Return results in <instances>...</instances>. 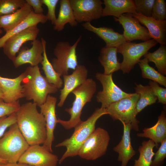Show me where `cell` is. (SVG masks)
I'll list each match as a JSON object with an SVG mask.
<instances>
[{"mask_svg":"<svg viewBox=\"0 0 166 166\" xmlns=\"http://www.w3.org/2000/svg\"><path fill=\"white\" fill-rule=\"evenodd\" d=\"M136 135L139 137L149 138L154 142L157 148L159 143L166 139V110L162 111L155 125L151 127L144 128L142 132L137 133Z\"/></svg>","mask_w":166,"mask_h":166,"instance_id":"23","label":"cell"},{"mask_svg":"<svg viewBox=\"0 0 166 166\" xmlns=\"http://www.w3.org/2000/svg\"><path fill=\"white\" fill-rule=\"evenodd\" d=\"M139 99L138 94L132 93L130 96L110 105L106 109L108 114L114 121L118 120L121 122L129 124L132 129L138 131L140 122L136 118L138 114L136 105Z\"/></svg>","mask_w":166,"mask_h":166,"instance_id":"6","label":"cell"},{"mask_svg":"<svg viewBox=\"0 0 166 166\" xmlns=\"http://www.w3.org/2000/svg\"><path fill=\"white\" fill-rule=\"evenodd\" d=\"M88 75V70L85 66L78 65L71 74L63 76L64 86L60 90L58 107H61L63 105L69 94L86 81Z\"/></svg>","mask_w":166,"mask_h":166,"instance_id":"17","label":"cell"},{"mask_svg":"<svg viewBox=\"0 0 166 166\" xmlns=\"http://www.w3.org/2000/svg\"><path fill=\"white\" fill-rule=\"evenodd\" d=\"M154 157L150 166H161L166 157V139L161 143V145L154 154Z\"/></svg>","mask_w":166,"mask_h":166,"instance_id":"37","label":"cell"},{"mask_svg":"<svg viewBox=\"0 0 166 166\" xmlns=\"http://www.w3.org/2000/svg\"><path fill=\"white\" fill-rule=\"evenodd\" d=\"M57 156L39 144L30 145L18 162L31 166H57Z\"/></svg>","mask_w":166,"mask_h":166,"instance_id":"12","label":"cell"},{"mask_svg":"<svg viewBox=\"0 0 166 166\" xmlns=\"http://www.w3.org/2000/svg\"><path fill=\"white\" fill-rule=\"evenodd\" d=\"M39 31L37 26H34L11 36L2 47L4 54L13 61L22 45L27 41L36 40Z\"/></svg>","mask_w":166,"mask_h":166,"instance_id":"14","label":"cell"},{"mask_svg":"<svg viewBox=\"0 0 166 166\" xmlns=\"http://www.w3.org/2000/svg\"><path fill=\"white\" fill-rule=\"evenodd\" d=\"M0 163H2L4 164H6L7 162L5 160H4L0 158Z\"/></svg>","mask_w":166,"mask_h":166,"instance_id":"43","label":"cell"},{"mask_svg":"<svg viewBox=\"0 0 166 166\" xmlns=\"http://www.w3.org/2000/svg\"><path fill=\"white\" fill-rule=\"evenodd\" d=\"M59 2V12L53 27L54 30L58 32L62 31L67 23L73 27L78 23L75 20L69 0H61Z\"/></svg>","mask_w":166,"mask_h":166,"instance_id":"27","label":"cell"},{"mask_svg":"<svg viewBox=\"0 0 166 166\" xmlns=\"http://www.w3.org/2000/svg\"><path fill=\"white\" fill-rule=\"evenodd\" d=\"M123 126V133L119 144L113 148L118 154L117 160L121 162V166H127L129 160L135 155L136 151L133 148L131 142L130 132L131 125L121 122Z\"/></svg>","mask_w":166,"mask_h":166,"instance_id":"20","label":"cell"},{"mask_svg":"<svg viewBox=\"0 0 166 166\" xmlns=\"http://www.w3.org/2000/svg\"><path fill=\"white\" fill-rule=\"evenodd\" d=\"M97 85L92 78H87L82 85L74 89L72 92L75 98L71 107L66 108L65 111L70 116L67 121L58 118L57 123L60 124L65 128L69 130L74 128L81 121V116L84 106L91 101L97 90Z\"/></svg>","mask_w":166,"mask_h":166,"instance_id":"4","label":"cell"},{"mask_svg":"<svg viewBox=\"0 0 166 166\" xmlns=\"http://www.w3.org/2000/svg\"><path fill=\"white\" fill-rule=\"evenodd\" d=\"M3 32L2 30L1 29H0V34H2Z\"/></svg>","mask_w":166,"mask_h":166,"instance_id":"46","label":"cell"},{"mask_svg":"<svg viewBox=\"0 0 166 166\" xmlns=\"http://www.w3.org/2000/svg\"><path fill=\"white\" fill-rule=\"evenodd\" d=\"M32 46L21 48L17 55L12 61L14 65L17 68L25 64L31 66H38L43 59L44 48L41 40L36 39L31 42Z\"/></svg>","mask_w":166,"mask_h":166,"instance_id":"16","label":"cell"},{"mask_svg":"<svg viewBox=\"0 0 166 166\" xmlns=\"http://www.w3.org/2000/svg\"><path fill=\"white\" fill-rule=\"evenodd\" d=\"M81 38V35L72 45L67 42H58L54 47L53 54L55 57L51 63L61 76L67 75L69 69L74 70L78 65L76 49Z\"/></svg>","mask_w":166,"mask_h":166,"instance_id":"7","label":"cell"},{"mask_svg":"<svg viewBox=\"0 0 166 166\" xmlns=\"http://www.w3.org/2000/svg\"><path fill=\"white\" fill-rule=\"evenodd\" d=\"M114 18L122 26L124 29L123 34L126 42H130L136 40L145 42L152 38L147 28L141 26L132 14L125 13L118 18Z\"/></svg>","mask_w":166,"mask_h":166,"instance_id":"13","label":"cell"},{"mask_svg":"<svg viewBox=\"0 0 166 166\" xmlns=\"http://www.w3.org/2000/svg\"><path fill=\"white\" fill-rule=\"evenodd\" d=\"M20 105L19 100L9 103L5 102L2 98H0V118L16 112Z\"/></svg>","mask_w":166,"mask_h":166,"instance_id":"36","label":"cell"},{"mask_svg":"<svg viewBox=\"0 0 166 166\" xmlns=\"http://www.w3.org/2000/svg\"><path fill=\"white\" fill-rule=\"evenodd\" d=\"M43 4L47 7L48 12L45 15L47 20L50 21L54 25L57 19L55 10L59 0H42Z\"/></svg>","mask_w":166,"mask_h":166,"instance_id":"39","label":"cell"},{"mask_svg":"<svg viewBox=\"0 0 166 166\" xmlns=\"http://www.w3.org/2000/svg\"><path fill=\"white\" fill-rule=\"evenodd\" d=\"M149 85L154 94L157 97L158 103L166 104V88L160 87L156 82L150 80Z\"/></svg>","mask_w":166,"mask_h":166,"instance_id":"38","label":"cell"},{"mask_svg":"<svg viewBox=\"0 0 166 166\" xmlns=\"http://www.w3.org/2000/svg\"><path fill=\"white\" fill-rule=\"evenodd\" d=\"M75 18L78 22H90L101 16L103 2L100 0H69Z\"/></svg>","mask_w":166,"mask_h":166,"instance_id":"11","label":"cell"},{"mask_svg":"<svg viewBox=\"0 0 166 166\" xmlns=\"http://www.w3.org/2000/svg\"><path fill=\"white\" fill-rule=\"evenodd\" d=\"M3 95V93L0 86V98L2 99Z\"/></svg>","mask_w":166,"mask_h":166,"instance_id":"44","label":"cell"},{"mask_svg":"<svg viewBox=\"0 0 166 166\" xmlns=\"http://www.w3.org/2000/svg\"><path fill=\"white\" fill-rule=\"evenodd\" d=\"M103 4L105 7L102 17L110 16L118 18L124 14L136 13L134 0H104Z\"/></svg>","mask_w":166,"mask_h":166,"instance_id":"22","label":"cell"},{"mask_svg":"<svg viewBox=\"0 0 166 166\" xmlns=\"http://www.w3.org/2000/svg\"><path fill=\"white\" fill-rule=\"evenodd\" d=\"M47 21L45 15L44 14H36L32 11L21 23L11 30L6 32L0 38V48L2 47L5 42L11 36L30 27L37 26L39 23H45Z\"/></svg>","mask_w":166,"mask_h":166,"instance_id":"26","label":"cell"},{"mask_svg":"<svg viewBox=\"0 0 166 166\" xmlns=\"http://www.w3.org/2000/svg\"><path fill=\"white\" fill-rule=\"evenodd\" d=\"M158 42L153 39L136 43L126 42L117 48V53L123 57L121 63V69L123 73H128L135 65L138 63L140 58Z\"/></svg>","mask_w":166,"mask_h":166,"instance_id":"9","label":"cell"},{"mask_svg":"<svg viewBox=\"0 0 166 166\" xmlns=\"http://www.w3.org/2000/svg\"><path fill=\"white\" fill-rule=\"evenodd\" d=\"M57 102L56 97L48 95L45 102L39 106L40 113L44 116L45 121L47 132V138L42 146L51 152L52 144L54 139V131L57 123L56 112Z\"/></svg>","mask_w":166,"mask_h":166,"instance_id":"15","label":"cell"},{"mask_svg":"<svg viewBox=\"0 0 166 166\" xmlns=\"http://www.w3.org/2000/svg\"><path fill=\"white\" fill-rule=\"evenodd\" d=\"M110 140V136L106 130L97 128L83 144L77 155L86 160H96L106 154Z\"/></svg>","mask_w":166,"mask_h":166,"instance_id":"8","label":"cell"},{"mask_svg":"<svg viewBox=\"0 0 166 166\" xmlns=\"http://www.w3.org/2000/svg\"><path fill=\"white\" fill-rule=\"evenodd\" d=\"M151 17L157 20H166V3L164 0H155Z\"/></svg>","mask_w":166,"mask_h":166,"instance_id":"35","label":"cell"},{"mask_svg":"<svg viewBox=\"0 0 166 166\" xmlns=\"http://www.w3.org/2000/svg\"><path fill=\"white\" fill-rule=\"evenodd\" d=\"M4 166H31L27 164L17 162L14 163H7Z\"/></svg>","mask_w":166,"mask_h":166,"instance_id":"42","label":"cell"},{"mask_svg":"<svg viewBox=\"0 0 166 166\" xmlns=\"http://www.w3.org/2000/svg\"><path fill=\"white\" fill-rule=\"evenodd\" d=\"M132 15L147 28L152 39L160 45H166V20H157L136 13Z\"/></svg>","mask_w":166,"mask_h":166,"instance_id":"19","label":"cell"},{"mask_svg":"<svg viewBox=\"0 0 166 166\" xmlns=\"http://www.w3.org/2000/svg\"><path fill=\"white\" fill-rule=\"evenodd\" d=\"M148 62L147 59L144 57L140 59L138 63L141 71L142 77L150 79L166 87V77L150 66Z\"/></svg>","mask_w":166,"mask_h":166,"instance_id":"31","label":"cell"},{"mask_svg":"<svg viewBox=\"0 0 166 166\" xmlns=\"http://www.w3.org/2000/svg\"><path fill=\"white\" fill-rule=\"evenodd\" d=\"M85 30L92 32L103 40L105 46L117 48L126 42L123 34L115 31L113 29L106 27H97L90 22H86L82 25Z\"/></svg>","mask_w":166,"mask_h":166,"instance_id":"21","label":"cell"},{"mask_svg":"<svg viewBox=\"0 0 166 166\" xmlns=\"http://www.w3.org/2000/svg\"><path fill=\"white\" fill-rule=\"evenodd\" d=\"M37 106L33 102H27L16 112V123L30 145L43 144L47 138L45 121Z\"/></svg>","mask_w":166,"mask_h":166,"instance_id":"1","label":"cell"},{"mask_svg":"<svg viewBox=\"0 0 166 166\" xmlns=\"http://www.w3.org/2000/svg\"><path fill=\"white\" fill-rule=\"evenodd\" d=\"M33 11L26 2L22 7L12 14L0 16V29L8 32L23 21Z\"/></svg>","mask_w":166,"mask_h":166,"instance_id":"25","label":"cell"},{"mask_svg":"<svg viewBox=\"0 0 166 166\" xmlns=\"http://www.w3.org/2000/svg\"><path fill=\"white\" fill-rule=\"evenodd\" d=\"M24 77L23 72L13 78L0 76V86L3 93L2 99L4 102L13 103L24 97L22 85Z\"/></svg>","mask_w":166,"mask_h":166,"instance_id":"18","label":"cell"},{"mask_svg":"<svg viewBox=\"0 0 166 166\" xmlns=\"http://www.w3.org/2000/svg\"><path fill=\"white\" fill-rule=\"evenodd\" d=\"M105 114H108L106 109L96 108L86 120L82 121L74 128V130L70 137L56 145V147H65L66 148L65 152L59 160V164L68 157L78 155L83 144L96 129V124L98 120Z\"/></svg>","mask_w":166,"mask_h":166,"instance_id":"3","label":"cell"},{"mask_svg":"<svg viewBox=\"0 0 166 166\" xmlns=\"http://www.w3.org/2000/svg\"><path fill=\"white\" fill-rule=\"evenodd\" d=\"M136 12L147 17H152L155 0H135Z\"/></svg>","mask_w":166,"mask_h":166,"instance_id":"34","label":"cell"},{"mask_svg":"<svg viewBox=\"0 0 166 166\" xmlns=\"http://www.w3.org/2000/svg\"><path fill=\"white\" fill-rule=\"evenodd\" d=\"M5 164L0 163V166H4Z\"/></svg>","mask_w":166,"mask_h":166,"instance_id":"45","label":"cell"},{"mask_svg":"<svg viewBox=\"0 0 166 166\" xmlns=\"http://www.w3.org/2000/svg\"><path fill=\"white\" fill-rule=\"evenodd\" d=\"M135 93L139 95V99L136 105V110L138 114L148 105L155 103L157 97L154 94L149 85H143L135 83Z\"/></svg>","mask_w":166,"mask_h":166,"instance_id":"29","label":"cell"},{"mask_svg":"<svg viewBox=\"0 0 166 166\" xmlns=\"http://www.w3.org/2000/svg\"><path fill=\"white\" fill-rule=\"evenodd\" d=\"M155 147H156V144L152 140L144 141L138 148L139 156L138 159L135 160L133 166H150L155 153L153 152Z\"/></svg>","mask_w":166,"mask_h":166,"instance_id":"30","label":"cell"},{"mask_svg":"<svg viewBox=\"0 0 166 166\" xmlns=\"http://www.w3.org/2000/svg\"><path fill=\"white\" fill-rule=\"evenodd\" d=\"M23 73L22 85L24 97L33 100L37 106L45 102L48 95L57 92L56 86L42 74L38 65L28 66Z\"/></svg>","mask_w":166,"mask_h":166,"instance_id":"2","label":"cell"},{"mask_svg":"<svg viewBox=\"0 0 166 166\" xmlns=\"http://www.w3.org/2000/svg\"><path fill=\"white\" fill-rule=\"evenodd\" d=\"M17 123L16 112L0 118V139L4 134L6 129L12 124Z\"/></svg>","mask_w":166,"mask_h":166,"instance_id":"40","label":"cell"},{"mask_svg":"<svg viewBox=\"0 0 166 166\" xmlns=\"http://www.w3.org/2000/svg\"><path fill=\"white\" fill-rule=\"evenodd\" d=\"M26 3V0H0V16L13 13Z\"/></svg>","mask_w":166,"mask_h":166,"instance_id":"33","label":"cell"},{"mask_svg":"<svg viewBox=\"0 0 166 166\" xmlns=\"http://www.w3.org/2000/svg\"><path fill=\"white\" fill-rule=\"evenodd\" d=\"M95 77L102 86V90L98 92L96 95L97 101L101 103L102 108L106 109L111 104L132 94L124 91L118 86L113 81L112 74L97 72Z\"/></svg>","mask_w":166,"mask_h":166,"instance_id":"10","label":"cell"},{"mask_svg":"<svg viewBox=\"0 0 166 166\" xmlns=\"http://www.w3.org/2000/svg\"><path fill=\"white\" fill-rule=\"evenodd\" d=\"M29 146L15 123L0 139V158L8 163H17Z\"/></svg>","mask_w":166,"mask_h":166,"instance_id":"5","label":"cell"},{"mask_svg":"<svg viewBox=\"0 0 166 166\" xmlns=\"http://www.w3.org/2000/svg\"><path fill=\"white\" fill-rule=\"evenodd\" d=\"M41 41L44 48L43 59L41 64L45 77L49 83L54 85L58 89H59L62 87L63 81L61 76L54 70L48 59L46 51V41L43 38H41Z\"/></svg>","mask_w":166,"mask_h":166,"instance_id":"28","label":"cell"},{"mask_svg":"<svg viewBox=\"0 0 166 166\" xmlns=\"http://www.w3.org/2000/svg\"><path fill=\"white\" fill-rule=\"evenodd\" d=\"M148 62L155 65L158 71L163 75H166V46L160 45L159 48L153 52L147 53L144 56Z\"/></svg>","mask_w":166,"mask_h":166,"instance_id":"32","label":"cell"},{"mask_svg":"<svg viewBox=\"0 0 166 166\" xmlns=\"http://www.w3.org/2000/svg\"><path fill=\"white\" fill-rule=\"evenodd\" d=\"M26 2L32 8L33 12L36 14H43V4L42 0H26Z\"/></svg>","mask_w":166,"mask_h":166,"instance_id":"41","label":"cell"},{"mask_svg":"<svg viewBox=\"0 0 166 166\" xmlns=\"http://www.w3.org/2000/svg\"><path fill=\"white\" fill-rule=\"evenodd\" d=\"M117 48L105 46L100 50L98 61L104 68V74H112L121 69V63L117 59Z\"/></svg>","mask_w":166,"mask_h":166,"instance_id":"24","label":"cell"}]
</instances>
